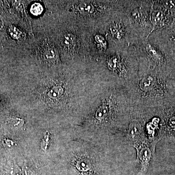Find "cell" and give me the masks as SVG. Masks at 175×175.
<instances>
[{
    "mask_svg": "<svg viewBox=\"0 0 175 175\" xmlns=\"http://www.w3.org/2000/svg\"><path fill=\"white\" fill-rule=\"evenodd\" d=\"M32 19L45 28L54 39L63 64L93 62L89 46V35L92 29L58 19L46 11L40 18Z\"/></svg>",
    "mask_w": 175,
    "mask_h": 175,
    "instance_id": "cell-1",
    "label": "cell"
},
{
    "mask_svg": "<svg viewBox=\"0 0 175 175\" xmlns=\"http://www.w3.org/2000/svg\"><path fill=\"white\" fill-rule=\"evenodd\" d=\"M46 11L62 21L88 29L103 27L122 8L124 1L42 0Z\"/></svg>",
    "mask_w": 175,
    "mask_h": 175,
    "instance_id": "cell-2",
    "label": "cell"
},
{
    "mask_svg": "<svg viewBox=\"0 0 175 175\" xmlns=\"http://www.w3.org/2000/svg\"><path fill=\"white\" fill-rule=\"evenodd\" d=\"M33 36L24 46L19 48L23 64L40 71L53 70L63 65L55 41L41 25L32 19Z\"/></svg>",
    "mask_w": 175,
    "mask_h": 175,
    "instance_id": "cell-3",
    "label": "cell"
},
{
    "mask_svg": "<svg viewBox=\"0 0 175 175\" xmlns=\"http://www.w3.org/2000/svg\"><path fill=\"white\" fill-rule=\"evenodd\" d=\"M139 157L140 161L142 167L140 172V175H145L147 171L149 165V162L152 156V149L149 147L148 145L146 144H141L137 147Z\"/></svg>",
    "mask_w": 175,
    "mask_h": 175,
    "instance_id": "cell-4",
    "label": "cell"
},
{
    "mask_svg": "<svg viewBox=\"0 0 175 175\" xmlns=\"http://www.w3.org/2000/svg\"><path fill=\"white\" fill-rule=\"evenodd\" d=\"M46 11L45 4L41 1H29L27 11L31 19H36L42 16Z\"/></svg>",
    "mask_w": 175,
    "mask_h": 175,
    "instance_id": "cell-5",
    "label": "cell"
},
{
    "mask_svg": "<svg viewBox=\"0 0 175 175\" xmlns=\"http://www.w3.org/2000/svg\"><path fill=\"white\" fill-rule=\"evenodd\" d=\"M170 124L171 126L175 127V117L171 118V120L170 121Z\"/></svg>",
    "mask_w": 175,
    "mask_h": 175,
    "instance_id": "cell-6",
    "label": "cell"
}]
</instances>
